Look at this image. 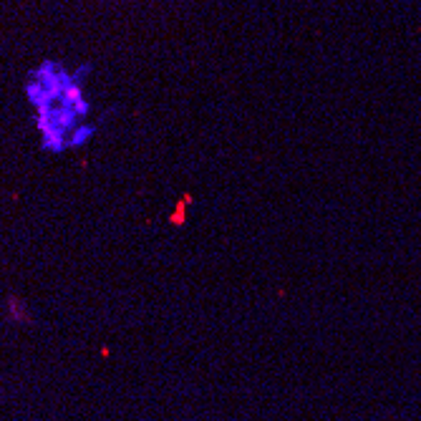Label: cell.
<instances>
[{"label":"cell","mask_w":421,"mask_h":421,"mask_svg":"<svg viewBox=\"0 0 421 421\" xmlns=\"http://www.w3.org/2000/svg\"><path fill=\"white\" fill-rule=\"evenodd\" d=\"M28 99L38 111V129L46 149L76 147L91 134V126H81L89 114V101L81 91L79 76L56 63L35 69L28 84Z\"/></svg>","instance_id":"1"}]
</instances>
